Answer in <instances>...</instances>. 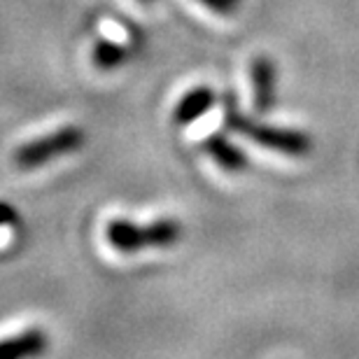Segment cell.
I'll return each mask as SVG.
<instances>
[{"instance_id": "6da1fadb", "label": "cell", "mask_w": 359, "mask_h": 359, "mask_svg": "<svg viewBox=\"0 0 359 359\" xmlns=\"http://www.w3.org/2000/svg\"><path fill=\"white\" fill-rule=\"evenodd\" d=\"M182 238V224L175 217H159L140 226L131 219L114 217L105 226V241L121 255H133L140 250H163L177 245Z\"/></svg>"}, {"instance_id": "7a4b0ae2", "label": "cell", "mask_w": 359, "mask_h": 359, "mask_svg": "<svg viewBox=\"0 0 359 359\" xmlns=\"http://www.w3.org/2000/svg\"><path fill=\"white\" fill-rule=\"evenodd\" d=\"M224 121H226V128H231L233 133L245 135L248 140L271 149V152L294 156V159H301V156H308L313 152V140L308 133L299 131V128L262 124V121H255L252 117L243 114L236 105L226 107Z\"/></svg>"}, {"instance_id": "3957f363", "label": "cell", "mask_w": 359, "mask_h": 359, "mask_svg": "<svg viewBox=\"0 0 359 359\" xmlns=\"http://www.w3.org/2000/svg\"><path fill=\"white\" fill-rule=\"evenodd\" d=\"M84 142H87V133H84L82 126H61L52 133L24 142L21 147H17L12 159L21 170H33L54 159L77 152V149L84 147Z\"/></svg>"}, {"instance_id": "277c9868", "label": "cell", "mask_w": 359, "mask_h": 359, "mask_svg": "<svg viewBox=\"0 0 359 359\" xmlns=\"http://www.w3.org/2000/svg\"><path fill=\"white\" fill-rule=\"evenodd\" d=\"M250 80H252V103L259 114H266L276 105V84L278 70L266 54H259L252 59L250 66Z\"/></svg>"}, {"instance_id": "5b68a950", "label": "cell", "mask_w": 359, "mask_h": 359, "mask_svg": "<svg viewBox=\"0 0 359 359\" xmlns=\"http://www.w3.org/2000/svg\"><path fill=\"white\" fill-rule=\"evenodd\" d=\"M47 348H49L47 332L40 327H33L0 341V359H35L45 355Z\"/></svg>"}, {"instance_id": "8992f818", "label": "cell", "mask_w": 359, "mask_h": 359, "mask_svg": "<svg viewBox=\"0 0 359 359\" xmlns=\"http://www.w3.org/2000/svg\"><path fill=\"white\" fill-rule=\"evenodd\" d=\"M203 152L226 173H243L250 166L248 154L238 145H233L224 133H212L203 140Z\"/></svg>"}, {"instance_id": "52a82bcc", "label": "cell", "mask_w": 359, "mask_h": 359, "mask_svg": "<svg viewBox=\"0 0 359 359\" xmlns=\"http://www.w3.org/2000/svg\"><path fill=\"white\" fill-rule=\"evenodd\" d=\"M212 105H215V91L210 87H194L189 93H184L177 100L173 110V121L177 126H187L191 121H196L198 117H203Z\"/></svg>"}, {"instance_id": "ba28073f", "label": "cell", "mask_w": 359, "mask_h": 359, "mask_svg": "<svg viewBox=\"0 0 359 359\" xmlns=\"http://www.w3.org/2000/svg\"><path fill=\"white\" fill-rule=\"evenodd\" d=\"M128 56H131V52L119 45V42H112V40H98L96 47H93V66H96L98 70H114L119 68L121 63L128 61Z\"/></svg>"}, {"instance_id": "9c48e42d", "label": "cell", "mask_w": 359, "mask_h": 359, "mask_svg": "<svg viewBox=\"0 0 359 359\" xmlns=\"http://www.w3.org/2000/svg\"><path fill=\"white\" fill-rule=\"evenodd\" d=\"M21 224V212L7 201H0V229H17Z\"/></svg>"}, {"instance_id": "30bf717a", "label": "cell", "mask_w": 359, "mask_h": 359, "mask_svg": "<svg viewBox=\"0 0 359 359\" xmlns=\"http://www.w3.org/2000/svg\"><path fill=\"white\" fill-rule=\"evenodd\" d=\"M198 3H203L208 10H212L217 14H231L238 0H198Z\"/></svg>"}, {"instance_id": "8fae6325", "label": "cell", "mask_w": 359, "mask_h": 359, "mask_svg": "<svg viewBox=\"0 0 359 359\" xmlns=\"http://www.w3.org/2000/svg\"><path fill=\"white\" fill-rule=\"evenodd\" d=\"M142 5H152V3H156V0H140Z\"/></svg>"}]
</instances>
